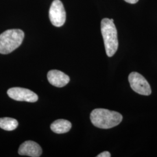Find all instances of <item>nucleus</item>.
Instances as JSON below:
<instances>
[{
    "label": "nucleus",
    "instance_id": "1a4fd4ad",
    "mask_svg": "<svg viewBox=\"0 0 157 157\" xmlns=\"http://www.w3.org/2000/svg\"><path fill=\"white\" fill-rule=\"evenodd\" d=\"M71 123L65 119H58L51 124V130L58 134L67 133L71 130Z\"/></svg>",
    "mask_w": 157,
    "mask_h": 157
},
{
    "label": "nucleus",
    "instance_id": "f8f14e48",
    "mask_svg": "<svg viewBox=\"0 0 157 157\" xmlns=\"http://www.w3.org/2000/svg\"><path fill=\"white\" fill-rule=\"evenodd\" d=\"M124 1L128 2L129 4H136L139 1V0H124Z\"/></svg>",
    "mask_w": 157,
    "mask_h": 157
},
{
    "label": "nucleus",
    "instance_id": "7ed1b4c3",
    "mask_svg": "<svg viewBox=\"0 0 157 157\" xmlns=\"http://www.w3.org/2000/svg\"><path fill=\"white\" fill-rule=\"evenodd\" d=\"M25 33L21 29L7 30L0 34V54H8L21 45Z\"/></svg>",
    "mask_w": 157,
    "mask_h": 157
},
{
    "label": "nucleus",
    "instance_id": "f03ea898",
    "mask_svg": "<svg viewBox=\"0 0 157 157\" xmlns=\"http://www.w3.org/2000/svg\"><path fill=\"white\" fill-rule=\"evenodd\" d=\"M101 33L108 56H113L118 48V33L114 23L108 18L101 21Z\"/></svg>",
    "mask_w": 157,
    "mask_h": 157
},
{
    "label": "nucleus",
    "instance_id": "9d476101",
    "mask_svg": "<svg viewBox=\"0 0 157 157\" xmlns=\"http://www.w3.org/2000/svg\"><path fill=\"white\" fill-rule=\"evenodd\" d=\"M17 121L13 118H0V128L1 129L6 131H12L17 129Z\"/></svg>",
    "mask_w": 157,
    "mask_h": 157
},
{
    "label": "nucleus",
    "instance_id": "9b49d317",
    "mask_svg": "<svg viewBox=\"0 0 157 157\" xmlns=\"http://www.w3.org/2000/svg\"><path fill=\"white\" fill-rule=\"evenodd\" d=\"M111 156V154L108 151H104L101 152V154H98L97 157H110Z\"/></svg>",
    "mask_w": 157,
    "mask_h": 157
},
{
    "label": "nucleus",
    "instance_id": "423d86ee",
    "mask_svg": "<svg viewBox=\"0 0 157 157\" xmlns=\"http://www.w3.org/2000/svg\"><path fill=\"white\" fill-rule=\"evenodd\" d=\"M8 96L14 100L35 102L38 100V96L33 91L22 87H12L7 91Z\"/></svg>",
    "mask_w": 157,
    "mask_h": 157
},
{
    "label": "nucleus",
    "instance_id": "f257e3e1",
    "mask_svg": "<svg viewBox=\"0 0 157 157\" xmlns=\"http://www.w3.org/2000/svg\"><path fill=\"white\" fill-rule=\"evenodd\" d=\"M122 119L123 117L120 113L103 108L95 109L90 114L92 124L101 129H110L117 126Z\"/></svg>",
    "mask_w": 157,
    "mask_h": 157
},
{
    "label": "nucleus",
    "instance_id": "6e6552de",
    "mask_svg": "<svg viewBox=\"0 0 157 157\" xmlns=\"http://www.w3.org/2000/svg\"><path fill=\"white\" fill-rule=\"evenodd\" d=\"M47 78L50 84L57 87H62L66 86L70 80L67 75L58 70L50 71L47 74Z\"/></svg>",
    "mask_w": 157,
    "mask_h": 157
},
{
    "label": "nucleus",
    "instance_id": "0eeeda50",
    "mask_svg": "<svg viewBox=\"0 0 157 157\" xmlns=\"http://www.w3.org/2000/svg\"><path fill=\"white\" fill-rule=\"evenodd\" d=\"M18 153L21 155L39 157L42 154V149L39 144L33 141H26L19 147Z\"/></svg>",
    "mask_w": 157,
    "mask_h": 157
},
{
    "label": "nucleus",
    "instance_id": "39448f33",
    "mask_svg": "<svg viewBox=\"0 0 157 157\" xmlns=\"http://www.w3.org/2000/svg\"><path fill=\"white\" fill-rule=\"evenodd\" d=\"M49 17L51 23L56 26L61 27L66 21V12L60 0H54L51 5Z\"/></svg>",
    "mask_w": 157,
    "mask_h": 157
},
{
    "label": "nucleus",
    "instance_id": "20e7f679",
    "mask_svg": "<svg viewBox=\"0 0 157 157\" xmlns=\"http://www.w3.org/2000/svg\"><path fill=\"white\" fill-rule=\"evenodd\" d=\"M128 78L131 88L136 93L143 95H150L151 94L150 84L140 73L133 72L129 75Z\"/></svg>",
    "mask_w": 157,
    "mask_h": 157
}]
</instances>
